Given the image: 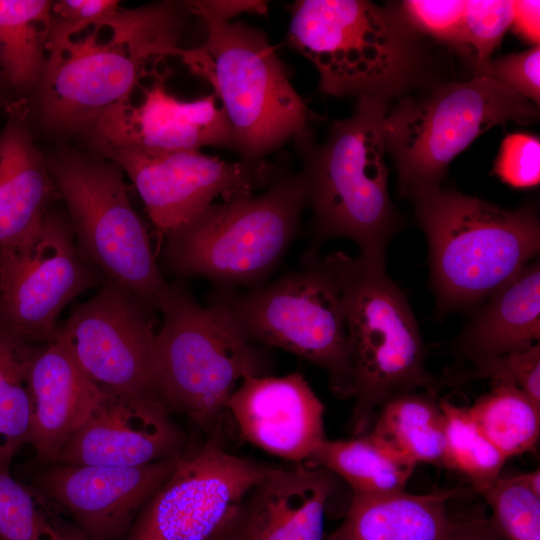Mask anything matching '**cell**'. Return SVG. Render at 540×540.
Here are the masks:
<instances>
[{
  "mask_svg": "<svg viewBox=\"0 0 540 540\" xmlns=\"http://www.w3.org/2000/svg\"><path fill=\"white\" fill-rule=\"evenodd\" d=\"M184 4L119 5L73 29L48 54L36 90L42 126L58 135L89 134L102 114L130 100L161 61L177 56Z\"/></svg>",
  "mask_w": 540,
  "mask_h": 540,
  "instance_id": "cell-1",
  "label": "cell"
},
{
  "mask_svg": "<svg viewBox=\"0 0 540 540\" xmlns=\"http://www.w3.org/2000/svg\"><path fill=\"white\" fill-rule=\"evenodd\" d=\"M390 100L359 96L350 117L334 121L324 142L307 132L295 138L302 158L313 249L348 238L360 257L385 265L390 240L403 220L388 193L383 123Z\"/></svg>",
  "mask_w": 540,
  "mask_h": 540,
  "instance_id": "cell-2",
  "label": "cell"
},
{
  "mask_svg": "<svg viewBox=\"0 0 540 540\" xmlns=\"http://www.w3.org/2000/svg\"><path fill=\"white\" fill-rule=\"evenodd\" d=\"M289 11L286 43L314 65L320 92L391 100L426 82L428 53L398 4L297 0Z\"/></svg>",
  "mask_w": 540,
  "mask_h": 540,
  "instance_id": "cell-3",
  "label": "cell"
},
{
  "mask_svg": "<svg viewBox=\"0 0 540 540\" xmlns=\"http://www.w3.org/2000/svg\"><path fill=\"white\" fill-rule=\"evenodd\" d=\"M410 199L427 239L439 314L474 309L539 252L534 205L508 210L441 184Z\"/></svg>",
  "mask_w": 540,
  "mask_h": 540,
  "instance_id": "cell-4",
  "label": "cell"
},
{
  "mask_svg": "<svg viewBox=\"0 0 540 540\" xmlns=\"http://www.w3.org/2000/svg\"><path fill=\"white\" fill-rule=\"evenodd\" d=\"M317 261L336 287L344 314L354 378V436L371 427L389 400L437 384L425 367L418 323L385 265L335 251Z\"/></svg>",
  "mask_w": 540,
  "mask_h": 540,
  "instance_id": "cell-5",
  "label": "cell"
},
{
  "mask_svg": "<svg viewBox=\"0 0 540 540\" xmlns=\"http://www.w3.org/2000/svg\"><path fill=\"white\" fill-rule=\"evenodd\" d=\"M205 26L203 43L179 57L213 87L228 119L234 149L245 161L264 156L308 131L313 113L292 86L287 69L261 30L187 1Z\"/></svg>",
  "mask_w": 540,
  "mask_h": 540,
  "instance_id": "cell-6",
  "label": "cell"
},
{
  "mask_svg": "<svg viewBox=\"0 0 540 540\" xmlns=\"http://www.w3.org/2000/svg\"><path fill=\"white\" fill-rule=\"evenodd\" d=\"M306 206L301 172L279 174L261 194L214 202L165 234L161 263L178 277L257 287L284 257Z\"/></svg>",
  "mask_w": 540,
  "mask_h": 540,
  "instance_id": "cell-7",
  "label": "cell"
},
{
  "mask_svg": "<svg viewBox=\"0 0 540 540\" xmlns=\"http://www.w3.org/2000/svg\"><path fill=\"white\" fill-rule=\"evenodd\" d=\"M157 309L163 323L154 348L155 393L168 409L214 435L241 381L269 375V354L216 306L198 303L181 282L168 284Z\"/></svg>",
  "mask_w": 540,
  "mask_h": 540,
  "instance_id": "cell-8",
  "label": "cell"
},
{
  "mask_svg": "<svg viewBox=\"0 0 540 540\" xmlns=\"http://www.w3.org/2000/svg\"><path fill=\"white\" fill-rule=\"evenodd\" d=\"M302 266L244 292L216 286L208 303L248 341L283 349L322 368L335 395L352 397L354 378L338 291L319 265L317 249L305 252Z\"/></svg>",
  "mask_w": 540,
  "mask_h": 540,
  "instance_id": "cell-9",
  "label": "cell"
},
{
  "mask_svg": "<svg viewBox=\"0 0 540 540\" xmlns=\"http://www.w3.org/2000/svg\"><path fill=\"white\" fill-rule=\"evenodd\" d=\"M538 106L486 76L401 98L383 123L385 150L403 197L441 183L450 162L479 135L508 121L530 123Z\"/></svg>",
  "mask_w": 540,
  "mask_h": 540,
  "instance_id": "cell-10",
  "label": "cell"
},
{
  "mask_svg": "<svg viewBox=\"0 0 540 540\" xmlns=\"http://www.w3.org/2000/svg\"><path fill=\"white\" fill-rule=\"evenodd\" d=\"M46 160L83 255L106 279L157 309L168 283L129 201L122 169L105 157L71 148L60 149Z\"/></svg>",
  "mask_w": 540,
  "mask_h": 540,
  "instance_id": "cell-11",
  "label": "cell"
},
{
  "mask_svg": "<svg viewBox=\"0 0 540 540\" xmlns=\"http://www.w3.org/2000/svg\"><path fill=\"white\" fill-rule=\"evenodd\" d=\"M99 273L79 249L68 215L51 207L31 242L0 251V327L27 344L53 341L63 308L96 285Z\"/></svg>",
  "mask_w": 540,
  "mask_h": 540,
  "instance_id": "cell-12",
  "label": "cell"
},
{
  "mask_svg": "<svg viewBox=\"0 0 540 540\" xmlns=\"http://www.w3.org/2000/svg\"><path fill=\"white\" fill-rule=\"evenodd\" d=\"M271 469L226 452L214 434L194 455L178 458L124 540H210L238 514Z\"/></svg>",
  "mask_w": 540,
  "mask_h": 540,
  "instance_id": "cell-13",
  "label": "cell"
},
{
  "mask_svg": "<svg viewBox=\"0 0 540 540\" xmlns=\"http://www.w3.org/2000/svg\"><path fill=\"white\" fill-rule=\"evenodd\" d=\"M127 174L157 231L165 235L218 197L266 189L280 174L265 160L229 162L200 151H158L95 141Z\"/></svg>",
  "mask_w": 540,
  "mask_h": 540,
  "instance_id": "cell-14",
  "label": "cell"
},
{
  "mask_svg": "<svg viewBox=\"0 0 540 540\" xmlns=\"http://www.w3.org/2000/svg\"><path fill=\"white\" fill-rule=\"evenodd\" d=\"M150 308L133 293L106 279L58 326L55 339L100 387L132 395H156V333Z\"/></svg>",
  "mask_w": 540,
  "mask_h": 540,
  "instance_id": "cell-15",
  "label": "cell"
},
{
  "mask_svg": "<svg viewBox=\"0 0 540 540\" xmlns=\"http://www.w3.org/2000/svg\"><path fill=\"white\" fill-rule=\"evenodd\" d=\"M178 458L139 466L54 463L36 472L32 484L54 499L89 540H120Z\"/></svg>",
  "mask_w": 540,
  "mask_h": 540,
  "instance_id": "cell-16",
  "label": "cell"
},
{
  "mask_svg": "<svg viewBox=\"0 0 540 540\" xmlns=\"http://www.w3.org/2000/svg\"><path fill=\"white\" fill-rule=\"evenodd\" d=\"M101 390L98 403L55 463L139 466L181 456L184 434L157 395Z\"/></svg>",
  "mask_w": 540,
  "mask_h": 540,
  "instance_id": "cell-17",
  "label": "cell"
},
{
  "mask_svg": "<svg viewBox=\"0 0 540 540\" xmlns=\"http://www.w3.org/2000/svg\"><path fill=\"white\" fill-rule=\"evenodd\" d=\"M168 74L156 72L150 85L105 111L88 134L92 142L158 151H200L205 146L234 149L232 131L214 93L192 101L165 88Z\"/></svg>",
  "mask_w": 540,
  "mask_h": 540,
  "instance_id": "cell-18",
  "label": "cell"
},
{
  "mask_svg": "<svg viewBox=\"0 0 540 540\" xmlns=\"http://www.w3.org/2000/svg\"><path fill=\"white\" fill-rule=\"evenodd\" d=\"M226 412L245 440L295 464H304L326 439L324 405L299 372L246 377Z\"/></svg>",
  "mask_w": 540,
  "mask_h": 540,
  "instance_id": "cell-19",
  "label": "cell"
},
{
  "mask_svg": "<svg viewBox=\"0 0 540 540\" xmlns=\"http://www.w3.org/2000/svg\"><path fill=\"white\" fill-rule=\"evenodd\" d=\"M29 382L32 414L27 444L38 461L54 464L62 446L98 403L102 390L57 339L34 347Z\"/></svg>",
  "mask_w": 540,
  "mask_h": 540,
  "instance_id": "cell-20",
  "label": "cell"
},
{
  "mask_svg": "<svg viewBox=\"0 0 540 540\" xmlns=\"http://www.w3.org/2000/svg\"><path fill=\"white\" fill-rule=\"evenodd\" d=\"M334 475L307 464L272 468L240 509L247 540H325V515Z\"/></svg>",
  "mask_w": 540,
  "mask_h": 540,
  "instance_id": "cell-21",
  "label": "cell"
},
{
  "mask_svg": "<svg viewBox=\"0 0 540 540\" xmlns=\"http://www.w3.org/2000/svg\"><path fill=\"white\" fill-rule=\"evenodd\" d=\"M25 115V107L9 113L0 134V251L31 242L60 197Z\"/></svg>",
  "mask_w": 540,
  "mask_h": 540,
  "instance_id": "cell-22",
  "label": "cell"
},
{
  "mask_svg": "<svg viewBox=\"0 0 540 540\" xmlns=\"http://www.w3.org/2000/svg\"><path fill=\"white\" fill-rule=\"evenodd\" d=\"M465 494L461 489L353 493L342 522L325 540H450L456 520L448 513L447 502Z\"/></svg>",
  "mask_w": 540,
  "mask_h": 540,
  "instance_id": "cell-23",
  "label": "cell"
},
{
  "mask_svg": "<svg viewBox=\"0 0 540 540\" xmlns=\"http://www.w3.org/2000/svg\"><path fill=\"white\" fill-rule=\"evenodd\" d=\"M540 339V263L525 265L474 309L458 338L471 361L526 350Z\"/></svg>",
  "mask_w": 540,
  "mask_h": 540,
  "instance_id": "cell-24",
  "label": "cell"
},
{
  "mask_svg": "<svg viewBox=\"0 0 540 540\" xmlns=\"http://www.w3.org/2000/svg\"><path fill=\"white\" fill-rule=\"evenodd\" d=\"M304 464L328 470L362 495L405 490L416 466L370 433L347 440L326 438Z\"/></svg>",
  "mask_w": 540,
  "mask_h": 540,
  "instance_id": "cell-25",
  "label": "cell"
},
{
  "mask_svg": "<svg viewBox=\"0 0 540 540\" xmlns=\"http://www.w3.org/2000/svg\"><path fill=\"white\" fill-rule=\"evenodd\" d=\"M51 5L0 0V73L14 95L36 91L44 76Z\"/></svg>",
  "mask_w": 540,
  "mask_h": 540,
  "instance_id": "cell-26",
  "label": "cell"
},
{
  "mask_svg": "<svg viewBox=\"0 0 540 540\" xmlns=\"http://www.w3.org/2000/svg\"><path fill=\"white\" fill-rule=\"evenodd\" d=\"M369 431L416 465L445 467V419L433 392H412L389 400Z\"/></svg>",
  "mask_w": 540,
  "mask_h": 540,
  "instance_id": "cell-27",
  "label": "cell"
},
{
  "mask_svg": "<svg viewBox=\"0 0 540 540\" xmlns=\"http://www.w3.org/2000/svg\"><path fill=\"white\" fill-rule=\"evenodd\" d=\"M0 540H89L70 515L35 485L0 470Z\"/></svg>",
  "mask_w": 540,
  "mask_h": 540,
  "instance_id": "cell-28",
  "label": "cell"
},
{
  "mask_svg": "<svg viewBox=\"0 0 540 540\" xmlns=\"http://www.w3.org/2000/svg\"><path fill=\"white\" fill-rule=\"evenodd\" d=\"M34 347L0 327V470L10 471L17 451L28 442L32 414L29 365Z\"/></svg>",
  "mask_w": 540,
  "mask_h": 540,
  "instance_id": "cell-29",
  "label": "cell"
},
{
  "mask_svg": "<svg viewBox=\"0 0 540 540\" xmlns=\"http://www.w3.org/2000/svg\"><path fill=\"white\" fill-rule=\"evenodd\" d=\"M485 436L506 457L533 450L540 435V405L512 385H496L467 407Z\"/></svg>",
  "mask_w": 540,
  "mask_h": 540,
  "instance_id": "cell-30",
  "label": "cell"
},
{
  "mask_svg": "<svg viewBox=\"0 0 540 540\" xmlns=\"http://www.w3.org/2000/svg\"><path fill=\"white\" fill-rule=\"evenodd\" d=\"M445 419V467L464 475L480 494L500 475L506 457L485 436L467 407L439 400Z\"/></svg>",
  "mask_w": 540,
  "mask_h": 540,
  "instance_id": "cell-31",
  "label": "cell"
},
{
  "mask_svg": "<svg viewBox=\"0 0 540 540\" xmlns=\"http://www.w3.org/2000/svg\"><path fill=\"white\" fill-rule=\"evenodd\" d=\"M481 495L503 540H540V471L500 475Z\"/></svg>",
  "mask_w": 540,
  "mask_h": 540,
  "instance_id": "cell-32",
  "label": "cell"
},
{
  "mask_svg": "<svg viewBox=\"0 0 540 540\" xmlns=\"http://www.w3.org/2000/svg\"><path fill=\"white\" fill-rule=\"evenodd\" d=\"M473 367L445 376V385L487 379L492 386L512 385L540 405V344L526 350L472 361Z\"/></svg>",
  "mask_w": 540,
  "mask_h": 540,
  "instance_id": "cell-33",
  "label": "cell"
},
{
  "mask_svg": "<svg viewBox=\"0 0 540 540\" xmlns=\"http://www.w3.org/2000/svg\"><path fill=\"white\" fill-rule=\"evenodd\" d=\"M513 1H466L463 19V57L476 74L490 61L513 21Z\"/></svg>",
  "mask_w": 540,
  "mask_h": 540,
  "instance_id": "cell-34",
  "label": "cell"
},
{
  "mask_svg": "<svg viewBox=\"0 0 540 540\" xmlns=\"http://www.w3.org/2000/svg\"><path fill=\"white\" fill-rule=\"evenodd\" d=\"M466 1L406 0L398 4L420 35L444 43L463 57V19Z\"/></svg>",
  "mask_w": 540,
  "mask_h": 540,
  "instance_id": "cell-35",
  "label": "cell"
},
{
  "mask_svg": "<svg viewBox=\"0 0 540 540\" xmlns=\"http://www.w3.org/2000/svg\"><path fill=\"white\" fill-rule=\"evenodd\" d=\"M493 172L515 188L535 187L540 181V140L530 133L507 135L501 144Z\"/></svg>",
  "mask_w": 540,
  "mask_h": 540,
  "instance_id": "cell-36",
  "label": "cell"
},
{
  "mask_svg": "<svg viewBox=\"0 0 540 540\" xmlns=\"http://www.w3.org/2000/svg\"><path fill=\"white\" fill-rule=\"evenodd\" d=\"M476 76H486L539 105L540 47L490 60Z\"/></svg>",
  "mask_w": 540,
  "mask_h": 540,
  "instance_id": "cell-37",
  "label": "cell"
},
{
  "mask_svg": "<svg viewBox=\"0 0 540 540\" xmlns=\"http://www.w3.org/2000/svg\"><path fill=\"white\" fill-rule=\"evenodd\" d=\"M539 1H513L512 28L526 42L539 44Z\"/></svg>",
  "mask_w": 540,
  "mask_h": 540,
  "instance_id": "cell-38",
  "label": "cell"
},
{
  "mask_svg": "<svg viewBox=\"0 0 540 540\" xmlns=\"http://www.w3.org/2000/svg\"><path fill=\"white\" fill-rule=\"evenodd\" d=\"M450 540H503L493 529L489 518L477 515L456 520Z\"/></svg>",
  "mask_w": 540,
  "mask_h": 540,
  "instance_id": "cell-39",
  "label": "cell"
},
{
  "mask_svg": "<svg viewBox=\"0 0 540 540\" xmlns=\"http://www.w3.org/2000/svg\"><path fill=\"white\" fill-rule=\"evenodd\" d=\"M201 3L210 12L229 20L242 12L261 15L267 12L264 1H201Z\"/></svg>",
  "mask_w": 540,
  "mask_h": 540,
  "instance_id": "cell-40",
  "label": "cell"
},
{
  "mask_svg": "<svg viewBox=\"0 0 540 540\" xmlns=\"http://www.w3.org/2000/svg\"><path fill=\"white\" fill-rule=\"evenodd\" d=\"M210 540H247L238 514Z\"/></svg>",
  "mask_w": 540,
  "mask_h": 540,
  "instance_id": "cell-41",
  "label": "cell"
},
{
  "mask_svg": "<svg viewBox=\"0 0 540 540\" xmlns=\"http://www.w3.org/2000/svg\"><path fill=\"white\" fill-rule=\"evenodd\" d=\"M0 104L7 111L12 113L13 111L24 108L23 100L16 99L14 94L7 86L3 76L0 73Z\"/></svg>",
  "mask_w": 540,
  "mask_h": 540,
  "instance_id": "cell-42",
  "label": "cell"
}]
</instances>
